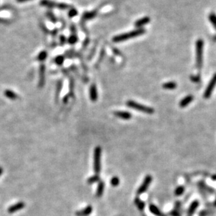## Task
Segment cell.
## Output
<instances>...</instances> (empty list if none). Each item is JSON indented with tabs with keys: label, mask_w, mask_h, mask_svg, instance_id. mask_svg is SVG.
Returning <instances> with one entry per match:
<instances>
[{
	"label": "cell",
	"mask_w": 216,
	"mask_h": 216,
	"mask_svg": "<svg viewBox=\"0 0 216 216\" xmlns=\"http://www.w3.org/2000/svg\"><path fill=\"white\" fill-rule=\"evenodd\" d=\"M100 175H97V174H95L94 175L91 176V177H90L87 180V184H89V185L96 183V182H100Z\"/></svg>",
	"instance_id": "obj_21"
},
{
	"label": "cell",
	"mask_w": 216,
	"mask_h": 216,
	"mask_svg": "<svg viewBox=\"0 0 216 216\" xmlns=\"http://www.w3.org/2000/svg\"><path fill=\"white\" fill-rule=\"evenodd\" d=\"M190 79L194 82H199L200 80V77L199 76H191Z\"/></svg>",
	"instance_id": "obj_34"
},
{
	"label": "cell",
	"mask_w": 216,
	"mask_h": 216,
	"mask_svg": "<svg viewBox=\"0 0 216 216\" xmlns=\"http://www.w3.org/2000/svg\"><path fill=\"white\" fill-rule=\"evenodd\" d=\"M47 16L49 18V19L52 22V23H56V22H57V20L56 18V17H55V15L52 14L51 12L47 13Z\"/></svg>",
	"instance_id": "obj_33"
},
{
	"label": "cell",
	"mask_w": 216,
	"mask_h": 216,
	"mask_svg": "<svg viewBox=\"0 0 216 216\" xmlns=\"http://www.w3.org/2000/svg\"><path fill=\"white\" fill-rule=\"evenodd\" d=\"M69 92L70 95L74 94V79L72 77H70L69 78Z\"/></svg>",
	"instance_id": "obj_30"
},
{
	"label": "cell",
	"mask_w": 216,
	"mask_h": 216,
	"mask_svg": "<svg viewBox=\"0 0 216 216\" xmlns=\"http://www.w3.org/2000/svg\"><path fill=\"white\" fill-rule=\"evenodd\" d=\"M199 184H200V185H201L202 187H203V188L206 189V190L207 191H208V192H211V193L214 192V189H212V188H211V187H208V186H207V185H205V184L204 183V182H200Z\"/></svg>",
	"instance_id": "obj_32"
},
{
	"label": "cell",
	"mask_w": 216,
	"mask_h": 216,
	"mask_svg": "<svg viewBox=\"0 0 216 216\" xmlns=\"http://www.w3.org/2000/svg\"><path fill=\"white\" fill-rule=\"evenodd\" d=\"M134 203H135L136 206L138 208V210H140L141 211L144 210L145 204V202H144L143 201L141 200L139 198L136 197L135 199H134Z\"/></svg>",
	"instance_id": "obj_20"
},
{
	"label": "cell",
	"mask_w": 216,
	"mask_h": 216,
	"mask_svg": "<svg viewBox=\"0 0 216 216\" xmlns=\"http://www.w3.org/2000/svg\"><path fill=\"white\" fill-rule=\"evenodd\" d=\"M16 1H17V2H19V3H23V2L30 1V0H16Z\"/></svg>",
	"instance_id": "obj_38"
},
{
	"label": "cell",
	"mask_w": 216,
	"mask_h": 216,
	"mask_svg": "<svg viewBox=\"0 0 216 216\" xmlns=\"http://www.w3.org/2000/svg\"><path fill=\"white\" fill-rule=\"evenodd\" d=\"M65 61V57L62 56H58L55 58V63L58 65H62Z\"/></svg>",
	"instance_id": "obj_29"
},
{
	"label": "cell",
	"mask_w": 216,
	"mask_h": 216,
	"mask_svg": "<svg viewBox=\"0 0 216 216\" xmlns=\"http://www.w3.org/2000/svg\"><path fill=\"white\" fill-rule=\"evenodd\" d=\"M193 99H194V97L193 96H192V95H188V96H186L184 98H183L182 100H180V102L179 103L180 107L182 108L187 107V105H189L192 102Z\"/></svg>",
	"instance_id": "obj_11"
},
{
	"label": "cell",
	"mask_w": 216,
	"mask_h": 216,
	"mask_svg": "<svg viewBox=\"0 0 216 216\" xmlns=\"http://www.w3.org/2000/svg\"><path fill=\"white\" fill-rule=\"evenodd\" d=\"M59 39H60L62 44H64V43L66 42V38L63 36V35H62V36L60 37V38H59Z\"/></svg>",
	"instance_id": "obj_37"
},
{
	"label": "cell",
	"mask_w": 216,
	"mask_h": 216,
	"mask_svg": "<svg viewBox=\"0 0 216 216\" xmlns=\"http://www.w3.org/2000/svg\"><path fill=\"white\" fill-rule=\"evenodd\" d=\"M77 14H78V11H77L76 8H71V9H70L69 12V18H73V17L76 16Z\"/></svg>",
	"instance_id": "obj_31"
},
{
	"label": "cell",
	"mask_w": 216,
	"mask_h": 216,
	"mask_svg": "<svg viewBox=\"0 0 216 216\" xmlns=\"http://www.w3.org/2000/svg\"><path fill=\"white\" fill-rule=\"evenodd\" d=\"M142 216H145V215H144H144H143Z\"/></svg>",
	"instance_id": "obj_42"
},
{
	"label": "cell",
	"mask_w": 216,
	"mask_h": 216,
	"mask_svg": "<svg viewBox=\"0 0 216 216\" xmlns=\"http://www.w3.org/2000/svg\"><path fill=\"white\" fill-rule=\"evenodd\" d=\"M211 179H212L213 180H214V181H215L216 180V175H213L211 176Z\"/></svg>",
	"instance_id": "obj_39"
},
{
	"label": "cell",
	"mask_w": 216,
	"mask_h": 216,
	"mask_svg": "<svg viewBox=\"0 0 216 216\" xmlns=\"http://www.w3.org/2000/svg\"><path fill=\"white\" fill-rule=\"evenodd\" d=\"M114 115L116 116L117 117L125 120H129L132 117V114L126 111H116L114 112Z\"/></svg>",
	"instance_id": "obj_10"
},
{
	"label": "cell",
	"mask_w": 216,
	"mask_h": 216,
	"mask_svg": "<svg viewBox=\"0 0 216 216\" xmlns=\"http://www.w3.org/2000/svg\"><path fill=\"white\" fill-rule=\"evenodd\" d=\"M62 88V80H59L58 81V83H57V87H56V99L58 100L59 98V93H60Z\"/></svg>",
	"instance_id": "obj_24"
},
{
	"label": "cell",
	"mask_w": 216,
	"mask_h": 216,
	"mask_svg": "<svg viewBox=\"0 0 216 216\" xmlns=\"http://www.w3.org/2000/svg\"><path fill=\"white\" fill-rule=\"evenodd\" d=\"M4 95L8 99H9V100H15L18 98L17 94L15 93L14 91H13L12 90H10V89L5 90L4 92Z\"/></svg>",
	"instance_id": "obj_15"
},
{
	"label": "cell",
	"mask_w": 216,
	"mask_h": 216,
	"mask_svg": "<svg viewBox=\"0 0 216 216\" xmlns=\"http://www.w3.org/2000/svg\"><path fill=\"white\" fill-rule=\"evenodd\" d=\"M145 30L142 29V28H138V29L132 31V32L125 33V34H122L120 35H118V36L114 37L113 38V42H121V41H124L125 40H127V39L134 38V37H138L140 35H141L145 33Z\"/></svg>",
	"instance_id": "obj_1"
},
{
	"label": "cell",
	"mask_w": 216,
	"mask_h": 216,
	"mask_svg": "<svg viewBox=\"0 0 216 216\" xmlns=\"http://www.w3.org/2000/svg\"><path fill=\"white\" fill-rule=\"evenodd\" d=\"M104 187H105L104 182H103L102 180H100L97 185V193H96L97 197H101V196L103 195V191H104Z\"/></svg>",
	"instance_id": "obj_17"
},
{
	"label": "cell",
	"mask_w": 216,
	"mask_h": 216,
	"mask_svg": "<svg viewBox=\"0 0 216 216\" xmlns=\"http://www.w3.org/2000/svg\"><path fill=\"white\" fill-rule=\"evenodd\" d=\"M185 191V187L183 186H179L176 187V189L174 191V194H175L176 196L177 197H179V196H181L184 193Z\"/></svg>",
	"instance_id": "obj_26"
},
{
	"label": "cell",
	"mask_w": 216,
	"mask_h": 216,
	"mask_svg": "<svg viewBox=\"0 0 216 216\" xmlns=\"http://www.w3.org/2000/svg\"><path fill=\"white\" fill-rule=\"evenodd\" d=\"M94 171L95 174H99L101 172V148L100 146H97L94 149Z\"/></svg>",
	"instance_id": "obj_4"
},
{
	"label": "cell",
	"mask_w": 216,
	"mask_h": 216,
	"mask_svg": "<svg viewBox=\"0 0 216 216\" xmlns=\"http://www.w3.org/2000/svg\"><path fill=\"white\" fill-rule=\"evenodd\" d=\"M199 205V202L197 200L194 201L189 206L188 211H187V216H192L194 213H195L196 210H197L198 206Z\"/></svg>",
	"instance_id": "obj_12"
},
{
	"label": "cell",
	"mask_w": 216,
	"mask_h": 216,
	"mask_svg": "<svg viewBox=\"0 0 216 216\" xmlns=\"http://www.w3.org/2000/svg\"><path fill=\"white\" fill-rule=\"evenodd\" d=\"M40 4L41 6H45L47 8H58V3L52 2L51 0H41L40 2Z\"/></svg>",
	"instance_id": "obj_16"
},
{
	"label": "cell",
	"mask_w": 216,
	"mask_h": 216,
	"mask_svg": "<svg viewBox=\"0 0 216 216\" xmlns=\"http://www.w3.org/2000/svg\"><path fill=\"white\" fill-rule=\"evenodd\" d=\"M162 87L164 89L167 90H173L176 89L177 87V83L174 81H169V82H166L162 85Z\"/></svg>",
	"instance_id": "obj_19"
},
{
	"label": "cell",
	"mask_w": 216,
	"mask_h": 216,
	"mask_svg": "<svg viewBox=\"0 0 216 216\" xmlns=\"http://www.w3.org/2000/svg\"><path fill=\"white\" fill-rule=\"evenodd\" d=\"M215 86H216V73H215L214 75L213 76L212 79H211L210 82L208 83L206 90H205L204 93V98L205 99L210 98V97L213 93V90L215 89Z\"/></svg>",
	"instance_id": "obj_5"
},
{
	"label": "cell",
	"mask_w": 216,
	"mask_h": 216,
	"mask_svg": "<svg viewBox=\"0 0 216 216\" xmlns=\"http://www.w3.org/2000/svg\"><path fill=\"white\" fill-rule=\"evenodd\" d=\"M214 206L216 207V198H215V201H214Z\"/></svg>",
	"instance_id": "obj_41"
},
{
	"label": "cell",
	"mask_w": 216,
	"mask_h": 216,
	"mask_svg": "<svg viewBox=\"0 0 216 216\" xmlns=\"http://www.w3.org/2000/svg\"><path fill=\"white\" fill-rule=\"evenodd\" d=\"M110 183L113 187L118 186L119 184H120V179L117 176H115V177L112 178L111 180H110Z\"/></svg>",
	"instance_id": "obj_27"
},
{
	"label": "cell",
	"mask_w": 216,
	"mask_h": 216,
	"mask_svg": "<svg viewBox=\"0 0 216 216\" xmlns=\"http://www.w3.org/2000/svg\"><path fill=\"white\" fill-rule=\"evenodd\" d=\"M77 41H78V37L76 36V34H71L69 37V39H68V42L71 45L75 44L77 42Z\"/></svg>",
	"instance_id": "obj_25"
},
{
	"label": "cell",
	"mask_w": 216,
	"mask_h": 216,
	"mask_svg": "<svg viewBox=\"0 0 216 216\" xmlns=\"http://www.w3.org/2000/svg\"><path fill=\"white\" fill-rule=\"evenodd\" d=\"M152 180H153V178L151 175H147L145 176L144 181H143L142 184L140 185V187H138L137 190V194L138 195H142V194L145 193V191H147V189H148V187L151 185Z\"/></svg>",
	"instance_id": "obj_6"
},
{
	"label": "cell",
	"mask_w": 216,
	"mask_h": 216,
	"mask_svg": "<svg viewBox=\"0 0 216 216\" xmlns=\"http://www.w3.org/2000/svg\"><path fill=\"white\" fill-rule=\"evenodd\" d=\"M150 21H151V19H150V18L144 17V18H141V19L138 20V21L135 23V26L136 28H140L141 27H142V26H144L145 25H146L147 23H148Z\"/></svg>",
	"instance_id": "obj_18"
},
{
	"label": "cell",
	"mask_w": 216,
	"mask_h": 216,
	"mask_svg": "<svg viewBox=\"0 0 216 216\" xmlns=\"http://www.w3.org/2000/svg\"><path fill=\"white\" fill-rule=\"evenodd\" d=\"M92 210L93 209H92V206H87L85 208H83V210L78 211L76 214L77 216H88L91 214Z\"/></svg>",
	"instance_id": "obj_14"
},
{
	"label": "cell",
	"mask_w": 216,
	"mask_h": 216,
	"mask_svg": "<svg viewBox=\"0 0 216 216\" xmlns=\"http://www.w3.org/2000/svg\"><path fill=\"white\" fill-rule=\"evenodd\" d=\"M46 66L43 64H41L39 67V87L42 89L45 84L46 79Z\"/></svg>",
	"instance_id": "obj_7"
},
{
	"label": "cell",
	"mask_w": 216,
	"mask_h": 216,
	"mask_svg": "<svg viewBox=\"0 0 216 216\" xmlns=\"http://www.w3.org/2000/svg\"><path fill=\"white\" fill-rule=\"evenodd\" d=\"M25 206V204L23 201L17 202L16 204L12 205L11 206H10L9 208H8V212L9 213H14L17 212L21 209H23L24 207Z\"/></svg>",
	"instance_id": "obj_8"
},
{
	"label": "cell",
	"mask_w": 216,
	"mask_h": 216,
	"mask_svg": "<svg viewBox=\"0 0 216 216\" xmlns=\"http://www.w3.org/2000/svg\"><path fill=\"white\" fill-rule=\"evenodd\" d=\"M126 105L127 107L132 108V109L141 112H144V113H146L148 114H152L155 112V110H154L153 107L145 106V105L140 104V103H136L134 100L127 101Z\"/></svg>",
	"instance_id": "obj_2"
},
{
	"label": "cell",
	"mask_w": 216,
	"mask_h": 216,
	"mask_svg": "<svg viewBox=\"0 0 216 216\" xmlns=\"http://www.w3.org/2000/svg\"><path fill=\"white\" fill-rule=\"evenodd\" d=\"M170 215L171 216H180L179 212H178V211L176 210V209H174L173 211H171L170 213Z\"/></svg>",
	"instance_id": "obj_35"
},
{
	"label": "cell",
	"mask_w": 216,
	"mask_h": 216,
	"mask_svg": "<svg viewBox=\"0 0 216 216\" xmlns=\"http://www.w3.org/2000/svg\"><path fill=\"white\" fill-rule=\"evenodd\" d=\"M97 12L96 11H92V12H86L83 14V18L85 20H90L96 16Z\"/></svg>",
	"instance_id": "obj_23"
},
{
	"label": "cell",
	"mask_w": 216,
	"mask_h": 216,
	"mask_svg": "<svg viewBox=\"0 0 216 216\" xmlns=\"http://www.w3.org/2000/svg\"><path fill=\"white\" fill-rule=\"evenodd\" d=\"M208 19H209V21H210L211 23H212L213 27H214L216 29V15L215 14H213V13H212V14H211L210 15H209Z\"/></svg>",
	"instance_id": "obj_28"
},
{
	"label": "cell",
	"mask_w": 216,
	"mask_h": 216,
	"mask_svg": "<svg viewBox=\"0 0 216 216\" xmlns=\"http://www.w3.org/2000/svg\"><path fill=\"white\" fill-rule=\"evenodd\" d=\"M69 95H67V96H65V97L63 98V103H67L68 102V100H69Z\"/></svg>",
	"instance_id": "obj_36"
},
{
	"label": "cell",
	"mask_w": 216,
	"mask_h": 216,
	"mask_svg": "<svg viewBox=\"0 0 216 216\" xmlns=\"http://www.w3.org/2000/svg\"><path fill=\"white\" fill-rule=\"evenodd\" d=\"M47 56H48L47 52H46V51H41L38 54L37 59L40 62H43L44 61H46V58H47Z\"/></svg>",
	"instance_id": "obj_22"
},
{
	"label": "cell",
	"mask_w": 216,
	"mask_h": 216,
	"mask_svg": "<svg viewBox=\"0 0 216 216\" xmlns=\"http://www.w3.org/2000/svg\"><path fill=\"white\" fill-rule=\"evenodd\" d=\"M149 211L152 214L155 216H166L160 209L154 204H150L149 206Z\"/></svg>",
	"instance_id": "obj_13"
},
{
	"label": "cell",
	"mask_w": 216,
	"mask_h": 216,
	"mask_svg": "<svg viewBox=\"0 0 216 216\" xmlns=\"http://www.w3.org/2000/svg\"><path fill=\"white\" fill-rule=\"evenodd\" d=\"M203 48H204V41L198 39L196 42V63L197 67L200 69L203 64Z\"/></svg>",
	"instance_id": "obj_3"
},
{
	"label": "cell",
	"mask_w": 216,
	"mask_h": 216,
	"mask_svg": "<svg viewBox=\"0 0 216 216\" xmlns=\"http://www.w3.org/2000/svg\"><path fill=\"white\" fill-rule=\"evenodd\" d=\"M3 171H4V170H3V169H2V167L0 166V176L2 175V173H3Z\"/></svg>",
	"instance_id": "obj_40"
},
{
	"label": "cell",
	"mask_w": 216,
	"mask_h": 216,
	"mask_svg": "<svg viewBox=\"0 0 216 216\" xmlns=\"http://www.w3.org/2000/svg\"><path fill=\"white\" fill-rule=\"evenodd\" d=\"M90 98L92 102H95L98 99V93L96 85L93 83L90 87Z\"/></svg>",
	"instance_id": "obj_9"
}]
</instances>
